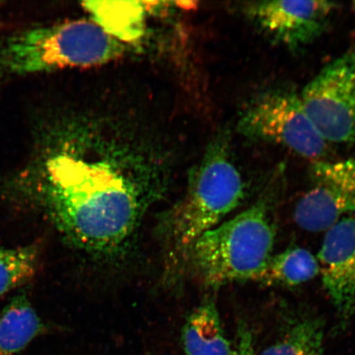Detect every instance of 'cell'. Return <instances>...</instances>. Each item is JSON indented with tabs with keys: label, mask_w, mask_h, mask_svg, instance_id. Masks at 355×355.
Wrapping results in <instances>:
<instances>
[{
	"label": "cell",
	"mask_w": 355,
	"mask_h": 355,
	"mask_svg": "<svg viewBox=\"0 0 355 355\" xmlns=\"http://www.w3.org/2000/svg\"><path fill=\"white\" fill-rule=\"evenodd\" d=\"M123 44L93 21L35 26L0 40V82L58 69L107 63Z\"/></svg>",
	"instance_id": "cell-3"
},
{
	"label": "cell",
	"mask_w": 355,
	"mask_h": 355,
	"mask_svg": "<svg viewBox=\"0 0 355 355\" xmlns=\"http://www.w3.org/2000/svg\"><path fill=\"white\" fill-rule=\"evenodd\" d=\"M336 8L329 1H257L243 12L275 43L298 51L321 37Z\"/></svg>",
	"instance_id": "cell-8"
},
{
	"label": "cell",
	"mask_w": 355,
	"mask_h": 355,
	"mask_svg": "<svg viewBox=\"0 0 355 355\" xmlns=\"http://www.w3.org/2000/svg\"><path fill=\"white\" fill-rule=\"evenodd\" d=\"M238 130L246 139L282 146L320 161L327 143L306 112L300 94L284 88L259 93L244 107Z\"/></svg>",
	"instance_id": "cell-5"
},
{
	"label": "cell",
	"mask_w": 355,
	"mask_h": 355,
	"mask_svg": "<svg viewBox=\"0 0 355 355\" xmlns=\"http://www.w3.org/2000/svg\"><path fill=\"white\" fill-rule=\"evenodd\" d=\"M323 322L315 317H300L286 323L257 355H327Z\"/></svg>",
	"instance_id": "cell-12"
},
{
	"label": "cell",
	"mask_w": 355,
	"mask_h": 355,
	"mask_svg": "<svg viewBox=\"0 0 355 355\" xmlns=\"http://www.w3.org/2000/svg\"><path fill=\"white\" fill-rule=\"evenodd\" d=\"M43 330L42 319L28 299L17 296L0 313V355H17Z\"/></svg>",
	"instance_id": "cell-11"
},
{
	"label": "cell",
	"mask_w": 355,
	"mask_h": 355,
	"mask_svg": "<svg viewBox=\"0 0 355 355\" xmlns=\"http://www.w3.org/2000/svg\"><path fill=\"white\" fill-rule=\"evenodd\" d=\"M83 4L95 24L119 42L136 41L144 34L145 8L139 2L89 1Z\"/></svg>",
	"instance_id": "cell-13"
},
{
	"label": "cell",
	"mask_w": 355,
	"mask_h": 355,
	"mask_svg": "<svg viewBox=\"0 0 355 355\" xmlns=\"http://www.w3.org/2000/svg\"><path fill=\"white\" fill-rule=\"evenodd\" d=\"M306 112L327 144L355 141V50L336 58L305 86Z\"/></svg>",
	"instance_id": "cell-6"
},
{
	"label": "cell",
	"mask_w": 355,
	"mask_h": 355,
	"mask_svg": "<svg viewBox=\"0 0 355 355\" xmlns=\"http://www.w3.org/2000/svg\"><path fill=\"white\" fill-rule=\"evenodd\" d=\"M317 259L340 326L346 325L355 315V217L327 230Z\"/></svg>",
	"instance_id": "cell-9"
},
{
	"label": "cell",
	"mask_w": 355,
	"mask_h": 355,
	"mask_svg": "<svg viewBox=\"0 0 355 355\" xmlns=\"http://www.w3.org/2000/svg\"><path fill=\"white\" fill-rule=\"evenodd\" d=\"M39 252L37 244L16 248L0 247V296L33 277L37 269Z\"/></svg>",
	"instance_id": "cell-15"
},
{
	"label": "cell",
	"mask_w": 355,
	"mask_h": 355,
	"mask_svg": "<svg viewBox=\"0 0 355 355\" xmlns=\"http://www.w3.org/2000/svg\"><path fill=\"white\" fill-rule=\"evenodd\" d=\"M32 152L20 182L42 190L53 220L69 241L93 252L125 243L146 206L133 182L105 163L75 157L53 124H38Z\"/></svg>",
	"instance_id": "cell-1"
},
{
	"label": "cell",
	"mask_w": 355,
	"mask_h": 355,
	"mask_svg": "<svg viewBox=\"0 0 355 355\" xmlns=\"http://www.w3.org/2000/svg\"><path fill=\"white\" fill-rule=\"evenodd\" d=\"M232 355H257L252 331L244 322L239 323Z\"/></svg>",
	"instance_id": "cell-16"
},
{
	"label": "cell",
	"mask_w": 355,
	"mask_h": 355,
	"mask_svg": "<svg viewBox=\"0 0 355 355\" xmlns=\"http://www.w3.org/2000/svg\"><path fill=\"white\" fill-rule=\"evenodd\" d=\"M245 189L223 137L211 146L167 224L172 257L188 259L193 244L241 205Z\"/></svg>",
	"instance_id": "cell-4"
},
{
	"label": "cell",
	"mask_w": 355,
	"mask_h": 355,
	"mask_svg": "<svg viewBox=\"0 0 355 355\" xmlns=\"http://www.w3.org/2000/svg\"><path fill=\"white\" fill-rule=\"evenodd\" d=\"M319 275L316 257L300 247H291L270 257L255 282L264 285L295 287L308 282Z\"/></svg>",
	"instance_id": "cell-14"
},
{
	"label": "cell",
	"mask_w": 355,
	"mask_h": 355,
	"mask_svg": "<svg viewBox=\"0 0 355 355\" xmlns=\"http://www.w3.org/2000/svg\"><path fill=\"white\" fill-rule=\"evenodd\" d=\"M274 189L269 186L263 197L248 209L222 222L193 244L189 257L206 286L256 281L263 272L272 256L276 237L272 220Z\"/></svg>",
	"instance_id": "cell-2"
},
{
	"label": "cell",
	"mask_w": 355,
	"mask_h": 355,
	"mask_svg": "<svg viewBox=\"0 0 355 355\" xmlns=\"http://www.w3.org/2000/svg\"><path fill=\"white\" fill-rule=\"evenodd\" d=\"M352 8H353V12H354V16H355V2L353 3Z\"/></svg>",
	"instance_id": "cell-17"
},
{
	"label": "cell",
	"mask_w": 355,
	"mask_h": 355,
	"mask_svg": "<svg viewBox=\"0 0 355 355\" xmlns=\"http://www.w3.org/2000/svg\"><path fill=\"white\" fill-rule=\"evenodd\" d=\"M309 175V189L294 211L300 228L327 232L341 220L355 215V158L313 162Z\"/></svg>",
	"instance_id": "cell-7"
},
{
	"label": "cell",
	"mask_w": 355,
	"mask_h": 355,
	"mask_svg": "<svg viewBox=\"0 0 355 355\" xmlns=\"http://www.w3.org/2000/svg\"><path fill=\"white\" fill-rule=\"evenodd\" d=\"M186 355H232L233 345L225 334L216 305L212 300L195 309L182 331Z\"/></svg>",
	"instance_id": "cell-10"
}]
</instances>
